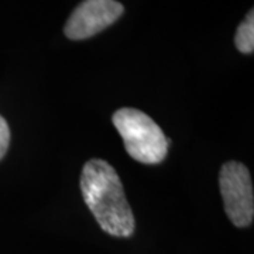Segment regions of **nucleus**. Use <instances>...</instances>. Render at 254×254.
Masks as SVG:
<instances>
[{"label":"nucleus","instance_id":"obj_1","mask_svg":"<svg viewBox=\"0 0 254 254\" xmlns=\"http://www.w3.org/2000/svg\"><path fill=\"white\" fill-rule=\"evenodd\" d=\"M81 190L102 230L116 237L133 235L136 222L116 170L108 161L92 158L81 174Z\"/></svg>","mask_w":254,"mask_h":254},{"label":"nucleus","instance_id":"obj_2","mask_svg":"<svg viewBox=\"0 0 254 254\" xmlns=\"http://www.w3.org/2000/svg\"><path fill=\"white\" fill-rule=\"evenodd\" d=\"M112 122L131 158L143 164H158L165 158L168 140L161 127L144 112L123 108L113 113Z\"/></svg>","mask_w":254,"mask_h":254},{"label":"nucleus","instance_id":"obj_3","mask_svg":"<svg viewBox=\"0 0 254 254\" xmlns=\"http://www.w3.org/2000/svg\"><path fill=\"white\" fill-rule=\"evenodd\" d=\"M219 187L225 203V212L237 227L252 225L254 216L253 182L245 164L229 161L222 165Z\"/></svg>","mask_w":254,"mask_h":254},{"label":"nucleus","instance_id":"obj_4","mask_svg":"<svg viewBox=\"0 0 254 254\" xmlns=\"http://www.w3.org/2000/svg\"><path fill=\"white\" fill-rule=\"evenodd\" d=\"M125 11L116 0H83L68 18L64 33L69 40H86L112 26Z\"/></svg>","mask_w":254,"mask_h":254},{"label":"nucleus","instance_id":"obj_5","mask_svg":"<svg viewBox=\"0 0 254 254\" xmlns=\"http://www.w3.org/2000/svg\"><path fill=\"white\" fill-rule=\"evenodd\" d=\"M235 44L237 50L242 54H252L254 51V13L250 10V13L246 16V20L237 27Z\"/></svg>","mask_w":254,"mask_h":254},{"label":"nucleus","instance_id":"obj_6","mask_svg":"<svg viewBox=\"0 0 254 254\" xmlns=\"http://www.w3.org/2000/svg\"><path fill=\"white\" fill-rule=\"evenodd\" d=\"M10 144V128L7 122L0 116V160L6 155Z\"/></svg>","mask_w":254,"mask_h":254}]
</instances>
